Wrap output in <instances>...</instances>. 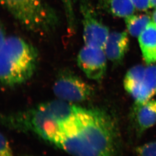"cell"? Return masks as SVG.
Returning <instances> with one entry per match:
<instances>
[{
    "instance_id": "1",
    "label": "cell",
    "mask_w": 156,
    "mask_h": 156,
    "mask_svg": "<svg viewBox=\"0 0 156 156\" xmlns=\"http://www.w3.org/2000/svg\"><path fill=\"white\" fill-rule=\"evenodd\" d=\"M116 141L110 117L101 110L83 108L51 143L73 156H114Z\"/></svg>"
},
{
    "instance_id": "2",
    "label": "cell",
    "mask_w": 156,
    "mask_h": 156,
    "mask_svg": "<svg viewBox=\"0 0 156 156\" xmlns=\"http://www.w3.org/2000/svg\"><path fill=\"white\" fill-rule=\"evenodd\" d=\"M38 50L18 37L6 38L0 47V83L14 87L33 77L38 66Z\"/></svg>"
},
{
    "instance_id": "3",
    "label": "cell",
    "mask_w": 156,
    "mask_h": 156,
    "mask_svg": "<svg viewBox=\"0 0 156 156\" xmlns=\"http://www.w3.org/2000/svg\"><path fill=\"white\" fill-rule=\"evenodd\" d=\"M0 7L34 33L48 32L57 23L55 12L44 0H0Z\"/></svg>"
},
{
    "instance_id": "4",
    "label": "cell",
    "mask_w": 156,
    "mask_h": 156,
    "mask_svg": "<svg viewBox=\"0 0 156 156\" xmlns=\"http://www.w3.org/2000/svg\"><path fill=\"white\" fill-rule=\"evenodd\" d=\"M53 89L59 99L71 103L86 101L91 98L94 91L89 84L68 70L58 74Z\"/></svg>"
},
{
    "instance_id": "5",
    "label": "cell",
    "mask_w": 156,
    "mask_h": 156,
    "mask_svg": "<svg viewBox=\"0 0 156 156\" xmlns=\"http://www.w3.org/2000/svg\"><path fill=\"white\" fill-rule=\"evenodd\" d=\"M83 16V39L86 45L105 49L109 36L107 26L100 21L89 0H80Z\"/></svg>"
},
{
    "instance_id": "6",
    "label": "cell",
    "mask_w": 156,
    "mask_h": 156,
    "mask_svg": "<svg viewBox=\"0 0 156 156\" xmlns=\"http://www.w3.org/2000/svg\"><path fill=\"white\" fill-rule=\"evenodd\" d=\"M106 57L104 49L86 45L78 54V66L88 78L99 80L105 73Z\"/></svg>"
},
{
    "instance_id": "7",
    "label": "cell",
    "mask_w": 156,
    "mask_h": 156,
    "mask_svg": "<svg viewBox=\"0 0 156 156\" xmlns=\"http://www.w3.org/2000/svg\"><path fill=\"white\" fill-rule=\"evenodd\" d=\"M133 118L139 135L156 124V101L150 100L142 104H135Z\"/></svg>"
},
{
    "instance_id": "8",
    "label": "cell",
    "mask_w": 156,
    "mask_h": 156,
    "mask_svg": "<svg viewBox=\"0 0 156 156\" xmlns=\"http://www.w3.org/2000/svg\"><path fill=\"white\" fill-rule=\"evenodd\" d=\"M129 45L127 32H113L109 34L104 51L109 60L114 63H119L125 57Z\"/></svg>"
},
{
    "instance_id": "9",
    "label": "cell",
    "mask_w": 156,
    "mask_h": 156,
    "mask_svg": "<svg viewBox=\"0 0 156 156\" xmlns=\"http://www.w3.org/2000/svg\"><path fill=\"white\" fill-rule=\"evenodd\" d=\"M143 57L147 65L156 62V25L151 21L139 36Z\"/></svg>"
},
{
    "instance_id": "10",
    "label": "cell",
    "mask_w": 156,
    "mask_h": 156,
    "mask_svg": "<svg viewBox=\"0 0 156 156\" xmlns=\"http://www.w3.org/2000/svg\"><path fill=\"white\" fill-rule=\"evenodd\" d=\"M104 9L114 16L125 17L133 14L135 8L131 0H103Z\"/></svg>"
},
{
    "instance_id": "11",
    "label": "cell",
    "mask_w": 156,
    "mask_h": 156,
    "mask_svg": "<svg viewBox=\"0 0 156 156\" xmlns=\"http://www.w3.org/2000/svg\"><path fill=\"white\" fill-rule=\"evenodd\" d=\"M151 22L150 15L147 14L130 15L125 18V23L129 33L133 37H139Z\"/></svg>"
},
{
    "instance_id": "12",
    "label": "cell",
    "mask_w": 156,
    "mask_h": 156,
    "mask_svg": "<svg viewBox=\"0 0 156 156\" xmlns=\"http://www.w3.org/2000/svg\"><path fill=\"white\" fill-rule=\"evenodd\" d=\"M146 68L142 66H134L128 71L124 80L125 89L134 84L141 82L144 78Z\"/></svg>"
},
{
    "instance_id": "13",
    "label": "cell",
    "mask_w": 156,
    "mask_h": 156,
    "mask_svg": "<svg viewBox=\"0 0 156 156\" xmlns=\"http://www.w3.org/2000/svg\"><path fill=\"white\" fill-rule=\"evenodd\" d=\"M63 4L66 15L69 31L74 32L75 30L76 19L73 0H60Z\"/></svg>"
},
{
    "instance_id": "14",
    "label": "cell",
    "mask_w": 156,
    "mask_h": 156,
    "mask_svg": "<svg viewBox=\"0 0 156 156\" xmlns=\"http://www.w3.org/2000/svg\"><path fill=\"white\" fill-rule=\"evenodd\" d=\"M143 82L151 91L156 92V66H150L146 68Z\"/></svg>"
},
{
    "instance_id": "15",
    "label": "cell",
    "mask_w": 156,
    "mask_h": 156,
    "mask_svg": "<svg viewBox=\"0 0 156 156\" xmlns=\"http://www.w3.org/2000/svg\"><path fill=\"white\" fill-rule=\"evenodd\" d=\"M135 152L136 156H156V141L139 146Z\"/></svg>"
},
{
    "instance_id": "16",
    "label": "cell",
    "mask_w": 156,
    "mask_h": 156,
    "mask_svg": "<svg viewBox=\"0 0 156 156\" xmlns=\"http://www.w3.org/2000/svg\"><path fill=\"white\" fill-rule=\"evenodd\" d=\"M0 156H14L9 141L0 133Z\"/></svg>"
},
{
    "instance_id": "17",
    "label": "cell",
    "mask_w": 156,
    "mask_h": 156,
    "mask_svg": "<svg viewBox=\"0 0 156 156\" xmlns=\"http://www.w3.org/2000/svg\"><path fill=\"white\" fill-rule=\"evenodd\" d=\"M135 9L139 11H146L150 8V0H131Z\"/></svg>"
},
{
    "instance_id": "18",
    "label": "cell",
    "mask_w": 156,
    "mask_h": 156,
    "mask_svg": "<svg viewBox=\"0 0 156 156\" xmlns=\"http://www.w3.org/2000/svg\"><path fill=\"white\" fill-rule=\"evenodd\" d=\"M6 38L4 30L1 24L0 23V47H1Z\"/></svg>"
},
{
    "instance_id": "19",
    "label": "cell",
    "mask_w": 156,
    "mask_h": 156,
    "mask_svg": "<svg viewBox=\"0 0 156 156\" xmlns=\"http://www.w3.org/2000/svg\"><path fill=\"white\" fill-rule=\"evenodd\" d=\"M150 7L156 8V0H150Z\"/></svg>"
},
{
    "instance_id": "20",
    "label": "cell",
    "mask_w": 156,
    "mask_h": 156,
    "mask_svg": "<svg viewBox=\"0 0 156 156\" xmlns=\"http://www.w3.org/2000/svg\"><path fill=\"white\" fill-rule=\"evenodd\" d=\"M152 17L153 22L156 25V8H155V10L154 11Z\"/></svg>"
}]
</instances>
